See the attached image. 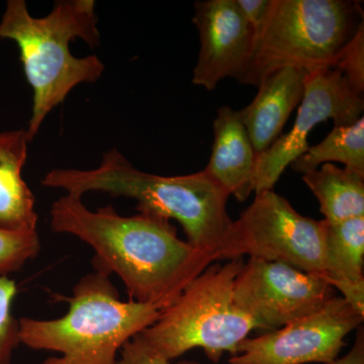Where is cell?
<instances>
[{"label":"cell","mask_w":364,"mask_h":364,"mask_svg":"<svg viewBox=\"0 0 364 364\" xmlns=\"http://www.w3.org/2000/svg\"><path fill=\"white\" fill-rule=\"evenodd\" d=\"M243 265V258L210 265L141 336L169 361L195 348L215 363L226 352L234 356L238 345L258 329L234 303L235 279Z\"/></svg>","instance_id":"8992f818"},{"label":"cell","mask_w":364,"mask_h":364,"mask_svg":"<svg viewBox=\"0 0 364 364\" xmlns=\"http://www.w3.org/2000/svg\"><path fill=\"white\" fill-rule=\"evenodd\" d=\"M41 183L80 198L100 191L135 200L139 213L178 222L188 243L215 261L233 224L227 212L230 196L203 170L178 176L147 173L136 169L117 149L105 152L97 168H55Z\"/></svg>","instance_id":"7a4b0ae2"},{"label":"cell","mask_w":364,"mask_h":364,"mask_svg":"<svg viewBox=\"0 0 364 364\" xmlns=\"http://www.w3.org/2000/svg\"><path fill=\"white\" fill-rule=\"evenodd\" d=\"M303 181L320 203L325 221L338 223L364 217V176L333 163L304 174Z\"/></svg>","instance_id":"2e32d148"},{"label":"cell","mask_w":364,"mask_h":364,"mask_svg":"<svg viewBox=\"0 0 364 364\" xmlns=\"http://www.w3.org/2000/svg\"><path fill=\"white\" fill-rule=\"evenodd\" d=\"M364 100L352 90L338 69H317L306 74L305 93L293 128L256 159L255 195L272 191L287 166L309 149L308 136L317 124L333 119L335 127L351 126L363 114Z\"/></svg>","instance_id":"ba28073f"},{"label":"cell","mask_w":364,"mask_h":364,"mask_svg":"<svg viewBox=\"0 0 364 364\" xmlns=\"http://www.w3.org/2000/svg\"><path fill=\"white\" fill-rule=\"evenodd\" d=\"M309 73L301 67L287 66L270 73L250 105L242 109L243 123L259 156L282 136V129L305 93Z\"/></svg>","instance_id":"7c38bea8"},{"label":"cell","mask_w":364,"mask_h":364,"mask_svg":"<svg viewBox=\"0 0 364 364\" xmlns=\"http://www.w3.org/2000/svg\"><path fill=\"white\" fill-rule=\"evenodd\" d=\"M18 287L9 277H0V364H11L21 345L20 323L13 314Z\"/></svg>","instance_id":"d6986e66"},{"label":"cell","mask_w":364,"mask_h":364,"mask_svg":"<svg viewBox=\"0 0 364 364\" xmlns=\"http://www.w3.org/2000/svg\"><path fill=\"white\" fill-rule=\"evenodd\" d=\"M41 250L38 231L9 232L0 229V277L20 272Z\"/></svg>","instance_id":"ac0fdd59"},{"label":"cell","mask_w":364,"mask_h":364,"mask_svg":"<svg viewBox=\"0 0 364 364\" xmlns=\"http://www.w3.org/2000/svg\"><path fill=\"white\" fill-rule=\"evenodd\" d=\"M83 40L91 48L100 43L93 0L57 1L45 18H33L25 0H9L0 21V40L14 41L33 90L32 117L26 129L33 142L46 117L81 83L102 77L105 66L95 55L77 58L70 42Z\"/></svg>","instance_id":"3957f363"},{"label":"cell","mask_w":364,"mask_h":364,"mask_svg":"<svg viewBox=\"0 0 364 364\" xmlns=\"http://www.w3.org/2000/svg\"><path fill=\"white\" fill-rule=\"evenodd\" d=\"M338 162L345 168L364 176V119L361 117L351 126L335 127L327 136L309 147L291 166L301 174L310 173L325 163Z\"/></svg>","instance_id":"e0dca14e"},{"label":"cell","mask_w":364,"mask_h":364,"mask_svg":"<svg viewBox=\"0 0 364 364\" xmlns=\"http://www.w3.org/2000/svg\"><path fill=\"white\" fill-rule=\"evenodd\" d=\"M28 144L23 129L0 133V229L6 231H37L36 198L23 178Z\"/></svg>","instance_id":"5bb4252c"},{"label":"cell","mask_w":364,"mask_h":364,"mask_svg":"<svg viewBox=\"0 0 364 364\" xmlns=\"http://www.w3.org/2000/svg\"><path fill=\"white\" fill-rule=\"evenodd\" d=\"M117 364H171V361L155 350L139 334L124 345Z\"/></svg>","instance_id":"44dd1931"},{"label":"cell","mask_w":364,"mask_h":364,"mask_svg":"<svg viewBox=\"0 0 364 364\" xmlns=\"http://www.w3.org/2000/svg\"><path fill=\"white\" fill-rule=\"evenodd\" d=\"M334 68L342 72L352 90L358 95L364 91V23L350 42L345 46L335 62Z\"/></svg>","instance_id":"ffe728a7"},{"label":"cell","mask_w":364,"mask_h":364,"mask_svg":"<svg viewBox=\"0 0 364 364\" xmlns=\"http://www.w3.org/2000/svg\"><path fill=\"white\" fill-rule=\"evenodd\" d=\"M193 21L200 41L193 85L214 90L223 79L237 80L250 61L256 36L236 1H196Z\"/></svg>","instance_id":"8fae6325"},{"label":"cell","mask_w":364,"mask_h":364,"mask_svg":"<svg viewBox=\"0 0 364 364\" xmlns=\"http://www.w3.org/2000/svg\"><path fill=\"white\" fill-rule=\"evenodd\" d=\"M360 314L342 296L274 331L246 338L230 364H325L338 358L345 339L361 327Z\"/></svg>","instance_id":"9c48e42d"},{"label":"cell","mask_w":364,"mask_h":364,"mask_svg":"<svg viewBox=\"0 0 364 364\" xmlns=\"http://www.w3.org/2000/svg\"><path fill=\"white\" fill-rule=\"evenodd\" d=\"M111 275L100 267L85 275L74 286L62 317L21 318V344L58 353L43 364H117L124 345L154 324L160 310L122 301Z\"/></svg>","instance_id":"277c9868"},{"label":"cell","mask_w":364,"mask_h":364,"mask_svg":"<svg viewBox=\"0 0 364 364\" xmlns=\"http://www.w3.org/2000/svg\"><path fill=\"white\" fill-rule=\"evenodd\" d=\"M325 364H364V331L363 327L358 328L355 342L348 353L343 358H336L329 363Z\"/></svg>","instance_id":"603a6c76"},{"label":"cell","mask_w":364,"mask_h":364,"mask_svg":"<svg viewBox=\"0 0 364 364\" xmlns=\"http://www.w3.org/2000/svg\"><path fill=\"white\" fill-rule=\"evenodd\" d=\"M325 279L364 315V217L326 222Z\"/></svg>","instance_id":"9a60e30c"},{"label":"cell","mask_w":364,"mask_h":364,"mask_svg":"<svg viewBox=\"0 0 364 364\" xmlns=\"http://www.w3.org/2000/svg\"><path fill=\"white\" fill-rule=\"evenodd\" d=\"M333 296L322 275L257 258L244 263L234 284L235 305L268 332L315 312Z\"/></svg>","instance_id":"30bf717a"},{"label":"cell","mask_w":364,"mask_h":364,"mask_svg":"<svg viewBox=\"0 0 364 364\" xmlns=\"http://www.w3.org/2000/svg\"><path fill=\"white\" fill-rule=\"evenodd\" d=\"M256 159L241 111L220 107L214 121L212 155L203 171L228 195L245 202L253 191Z\"/></svg>","instance_id":"4fadbf2b"},{"label":"cell","mask_w":364,"mask_h":364,"mask_svg":"<svg viewBox=\"0 0 364 364\" xmlns=\"http://www.w3.org/2000/svg\"><path fill=\"white\" fill-rule=\"evenodd\" d=\"M363 23L358 1L272 0L250 61L237 81L258 88L284 67L331 68Z\"/></svg>","instance_id":"5b68a950"},{"label":"cell","mask_w":364,"mask_h":364,"mask_svg":"<svg viewBox=\"0 0 364 364\" xmlns=\"http://www.w3.org/2000/svg\"><path fill=\"white\" fill-rule=\"evenodd\" d=\"M255 196L233 221L218 260L246 255L325 277V220L316 221L299 214L273 189Z\"/></svg>","instance_id":"52a82bcc"},{"label":"cell","mask_w":364,"mask_h":364,"mask_svg":"<svg viewBox=\"0 0 364 364\" xmlns=\"http://www.w3.org/2000/svg\"><path fill=\"white\" fill-rule=\"evenodd\" d=\"M245 20L255 33L256 40L267 23L272 0H235ZM256 43V42H255Z\"/></svg>","instance_id":"7402d4cb"},{"label":"cell","mask_w":364,"mask_h":364,"mask_svg":"<svg viewBox=\"0 0 364 364\" xmlns=\"http://www.w3.org/2000/svg\"><path fill=\"white\" fill-rule=\"evenodd\" d=\"M176 364H202V363H196V361H193V360H181V361H178V363H177Z\"/></svg>","instance_id":"cb8c5ba5"},{"label":"cell","mask_w":364,"mask_h":364,"mask_svg":"<svg viewBox=\"0 0 364 364\" xmlns=\"http://www.w3.org/2000/svg\"><path fill=\"white\" fill-rule=\"evenodd\" d=\"M50 226L93 248V267L116 273L129 299L160 311L215 261L179 239L169 220L150 213L123 217L112 205L90 210L80 196L68 193L53 203Z\"/></svg>","instance_id":"6da1fadb"}]
</instances>
